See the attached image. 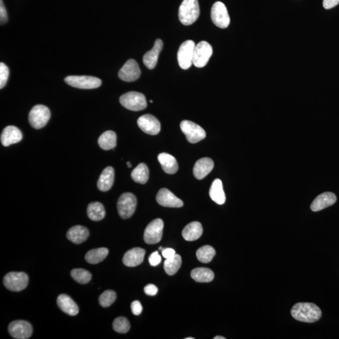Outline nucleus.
Returning <instances> with one entry per match:
<instances>
[{
  "mask_svg": "<svg viewBox=\"0 0 339 339\" xmlns=\"http://www.w3.org/2000/svg\"><path fill=\"white\" fill-rule=\"evenodd\" d=\"M292 317L300 322L314 323L322 317V311L312 303H298L291 310Z\"/></svg>",
  "mask_w": 339,
  "mask_h": 339,
  "instance_id": "f257e3e1",
  "label": "nucleus"
},
{
  "mask_svg": "<svg viewBox=\"0 0 339 339\" xmlns=\"http://www.w3.org/2000/svg\"><path fill=\"white\" fill-rule=\"evenodd\" d=\"M200 15L198 0H183L180 5L178 17L183 25H190L197 21Z\"/></svg>",
  "mask_w": 339,
  "mask_h": 339,
  "instance_id": "f03ea898",
  "label": "nucleus"
},
{
  "mask_svg": "<svg viewBox=\"0 0 339 339\" xmlns=\"http://www.w3.org/2000/svg\"><path fill=\"white\" fill-rule=\"evenodd\" d=\"M122 106L129 110L139 111L147 108L146 98L144 94L138 92H129L122 95L119 99Z\"/></svg>",
  "mask_w": 339,
  "mask_h": 339,
  "instance_id": "7ed1b4c3",
  "label": "nucleus"
},
{
  "mask_svg": "<svg viewBox=\"0 0 339 339\" xmlns=\"http://www.w3.org/2000/svg\"><path fill=\"white\" fill-rule=\"evenodd\" d=\"M5 287L10 291L20 292L29 284V277L23 272H10L4 279Z\"/></svg>",
  "mask_w": 339,
  "mask_h": 339,
  "instance_id": "20e7f679",
  "label": "nucleus"
},
{
  "mask_svg": "<svg viewBox=\"0 0 339 339\" xmlns=\"http://www.w3.org/2000/svg\"><path fill=\"white\" fill-rule=\"evenodd\" d=\"M50 118L49 109L45 106L38 104L31 109L29 120L30 125L35 129H41L48 123Z\"/></svg>",
  "mask_w": 339,
  "mask_h": 339,
  "instance_id": "39448f33",
  "label": "nucleus"
},
{
  "mask_svg": "<svg viewBox=\"0 0 339 339\" xmlns=\"http://www.w3.org/2000/svg\"><path fill=\"white\" fill-rule=\"evenodd\" d=\"M195 43L192 40H187L181 44L177 53L178 64L182 70H187L193 64Z\"/></svg>",
  "mask_w": 339,
  "mask_h": 339,
  "instance_id": "423d86ee",
  "label": "nucleus"
},
{
  "mask_svg": "<svg viewBox=\"0 0 339 339\" xmlns=\"http://www.w3.org/2000/svg\"><path fill=\"white\" fill-rule=\"evenodd\" d=\"M137 205V198L132 193H123L117 203L119 215L124 219L131 218L136 210Z\"/></svg>",
  "mask_w": 339,
  "mask_h": 339,
  "instance_id": "0eeeda50",
  "label": "nucleus"
},
{
  "mask_svg": "<svg viewBox=\"0 0 339 339\" xmlns=\"http://www.w3.org/2000/svg\"><path fill=\"white\" fill-rule=\"evenodd\" d=\"M64 81L68 85L82 89L98 88L102 84L99 78L89 76H70L65 78Z\"/></svg>",
  "mask_w": 339,
  "mask_h": 339,
  "instance_id": "6e6552de",
  "label": "nucleus"
},
{
  "mask_svg": "<svg viewBox=\"0 0 339 339\" xmlns=\"http://www.w3.org/2000/svg\"><path fill=\"white\" fill-rule=\"evenodd\" d=\"M180 128L190 144H197L205 139V130L192 121L184 120L181 122Z\"/></svg>",
  "mask_w": 339,
  "mask_h": 339,
  "instance_id": "1a4fd4ad",
  "label": "nucleus"
},
{
  "mask_svg": "<svg viewBox=\"0 0 339 339\" xmlns=\"http://www.w3.org/2000/svg\"><path fill=\"white\" fill-rule=\"evenodd\" d=\"M212 46L206 41H202L196 45L193 55V64L196 67H205L212 56Z\"/></svg>",
  "mask_w": 339,
  "mask_h": 339,
  "instance_id": "9d476101",
  "label": "nucleus"
},
{
  "mask_svg": "<svg viewBox=\"0 0 339 339\" xmlns=\"http://www.w3.org/2000/svg\"><path fill=\"white\" fill-rule=\"evenodd\" d=\"M164 223L161 219H157L152 221L145 229L144 240L149 244L159 243L162 238Z\"/></svg>",
  "mask_w": 339,
  "mask_h": 339,
  "instance_id": "9b49d317",
  "label": "nucleus"
},
{
  "mask_svg": "<svg viewBox=\"0 0 339 339\" xmlns=\"http://www.w3.org/2000/svg\"><path fill=\"white\" fill-rule=\"evenodd\" d=\"M211 19L217 27L226 29L230 24V17L226 5L221 2H217L211 9Z\"/></svg>",
  "mask_w": 339,
  "mask_h": 339,
  "instance_id": "f8f14e48",
  "label": "nucleus"
},
{
  "mask_svg": "<svg viewBox=\"0 0 339 339\" xmlns=\"http://www.w3.org/2000/svg\"><path fill=\"white\" fill-rule=\"evenodd\" d=\"M9 330L12 337L27 339L31 337L33 329L31 324L25 320H15L9 325Z\"/></svg>",
  "mask_w": 339,
  "mask_h": 339,
  "instance_id": "ddd939ff",
  "label": "nucleus"
},
{
  "mask_svg": "<svg viewBox=\"0 0 339 339\" xmlns=\"http://www.w3.org/2000/svg\"><path fill=\"white\" fill-rule=\"evenodd\" d=\"M140 75L141 71L139 65L133 59L127 60L118 73L119 79L125 82H133L139 80Z\"/></svg>",
  "mask_w": 339,
  "mask_h": 339,
  "instance_id": "4468645a",
  "label": "nucleus"
},
{
  "mask_svg": "<svg viewBox=\"0 0 339 339\" xmlns=\"http://www.w3.org/2000/svg\"><path fill=\"white\" fill-rule=\"evenodd\" d=\"M137 123L140 128L148 134L157 135L161 129L160 121L152 114H145L140 117Z\"/></svg>",
  "mask_w": 339,
  "mask_h": 339,
  "instance_id": "2eb2a0df",
  "label": "nucleus"
},
{
  "mask_svg": "<svg viewBox=\"0 0 339 339\" xmlns=\"http://www.w3.org/2000/svg\"><path fill=\"white\" fill-rule=\"evenodd\" d=\"M157 201L160 206L166 208H179L183 206L182 200L167 188H162L157 195Z\"/></svg>",
  "mask_w": 339,
  "mask_h": 339,
  "instance_id": "dca6fc26",
  "label": "nucleus"
},
{
  "mask_svg": "<svg viewBox=\"0 0 339 339\" xmlns=\"http://www.w3.org/2000/svg\"><path fill=\"white\" fill-rule=\"evenodd\" d=\"M336 201L337 197L334 193L330 192H324L315 198L310 206V209L313 212H318L334 205Z\"/></svg>",
  "mask_w": 339,
  "mask_h": 339,
  "instance_id": "f3484780",
  "label": "nucleus"
},
{
  "mask_svg": "<svg viewBox=\"0 0 339 339\" xmlns=\"http://www.w3.org/2000/svg\"><path fill=\"white\" fill-rule=\"evenodd\" d=\"M23 135L21 131L14 126H9L3 130L1 143L4 147H9L21 141Z\"/></svg>",
  "mask_w": 339,
  "mask_h": 339,
  "instance_id": "a211bd4d",
  "label": "nucleus"
},
{
  "mask_svg": "<svg viewBox=\"0 0 339 339\" xmlns=\"http://www.w3.org/2000/svg\"><path fill=\"white\" fill-rule=\"evenodd\" d=\"M163 46H164V43H163L162 40L160 39H157L155 42L154 47H153L151 50L147 52L144 56L143 58V61L145 66L149 70H154V69L156 67L158 60H159V57L160 52L163 48Z\"/></svg>",
  "mask_w": 339,
  "mask_h": 339,
  "instance_id": "6ab92c4d",
  "label": "nucleus"
},
{
  "mask_svg": "<svg viewBox=\"0 0 339 339\" xmlns=\"http://www.w3.org/2000/svg\"><path fill=\"white\" fill-rule=\"evenodd\" d=\"M214 167V163L210 158H202L195 163L193 167V175L198 180H202L210 174Z\"/></svg>",
  "mask_w": 339,
  "mask_h": 339,
  "instance_id": "aec40b11",
  "label": "nucleus"
},
{
  "mask_svg": "<svg viewBox=\"0 0 339 339\" xmlns=\"http://www.w3.org/2000/svg\"><path fill=\"white\" fill-rule=\"evenodd\" d=\"M145 250L140 248H134L127 251L124 254L123 262L129 267H135L141 264L144 261Z\"/></svg>",
  "mask_w": 339,
  "mask_h": 339,
  "instance_id": "412c9836",
  "label": "nucleus"
},
{
  "mask_svg": "<svg viewBox=\"0 0 339 339\" xmlns=\"http://www.w3.org/2000/svg\"><path fill=\"white\" fill-rule=\"evenodd\" d=\"M203 233L202 224L199 222H192L183 229L182 236L185 240L193 241L200 238Z\"/></svg>",
  "mask_w": 339,
  "mask_h": 339,
  "instance_id": "4be33fe9",
  "label": "nucleus"
},
{
  "mask_svg": "<svg viewBox=\"0 0 339 339\" xmlns=\"http://www.w3.org/2000/svg\"><path fill=\"white\" fill-rule=\"evenodd\" d=\"M57 305L63 312L67 315L75 316L78 314L79 307L72 298L67 295H60L57 298Z\"/></svg>",
  "mask_w": 339,
  "mask_h": 339,
  "instance_id": "5701e85b",
  "label": "nucleus"
},
{
  "mask_svg": "<svg viewBox=\"0 0 339 339\" xmlns=\"http://www.w3.org/2000/svg\"><path fill=\"white\" fill-rule=\"evenodd\" d=\"M114 170L113 167H108L101 173L98 181V187L102 192L111 189L113 185Z\"/></svg>",
  "mask_w": 339,
  "mask_h": 339,
  "instance_id": "b1692460",
  "label": "nucleus"
},
{
  "mask_svg": "<svg viewBox=\"0 0 339 339\" xmlns=\"http://www.w3.org/2000/svg\"><path fill=\"white\" fill-rule=\"evenodd\" d=\"M158 160L165 173L174 174L178 169V163L174 157L167 153H162L158 156Z\"/></svg>",
  "mask_w": 339,
  "mask_h": 339,
  "instance_id": "393cba45",
  "label": "nucleus"
},
{
  "mask_svg": "<svg viewBox=\"0 0 339 339\" xmlns=\"http://www.w3.org/2000/svg\"><path fill=\"white\" fill-rule=\"evenodd\" d=\"M88 229L82 226H75L71 228L67 233L69 240L75 244L83 243L88 238Z\"/></svg>",
  "mask_w": 339,
  "mask_h": 339,
  "instance_id": "a878e982",
  "label": "nucleus"
},
{
  "mask_svg": "<svg viewBox=\"0 0 339 339\" xmlns=\"http://www.w3.org/2000/svg\"><path fill=\"white\" fill-rule=\"evenodd\" d=\"M210 195L211 199L219 205L226 202V195L223 189V182L219 178L214 180L210 188Z\"/></svg>",
  "mask_w": 339,
  "mask_h": 339,
  "instance_id": "bb28decb",
  "label": "nucleus"
},
{
  "mask_svg": "<svg viewBox=\"0 0 339 339\" xmlns=\"http://www.w3.org/2000/svg\"><path fill=\"white\" fill-rule=\"evenodd\" d=\"M117 136L113 131H107L103 132L99 138L98 145L101 149L109 150L114 149L116 146Z\"/></svg>",
  "mask_w": 339,
  "mask_h": 339,
  "instance_id": "cd10ccee",
  "label": "nucleus"
},
{
  "mask_svg": "<svg viewBox=\"0 0 339 339\" xmlns=\"http://www.w3.org/2000/svg\"><path fill=\"white\" fill-rule=\"evenodd\" d=\"M191 277L195 282L199 283H209L212 282L214 274L212 270L207 267H197L191 272Z\"/></svg>",
  "mask_w": 339,
  "mask_h": 339,
  "instance_id": "c85d7f7f",
  "label": "nucleus"
},
{
  "mask_svg": "<svg viewBox=\"0 0 339 339\" xmlns=\"http://www.w3.org/2000/svg\"><path fill=\"white\" fill-rule=\"evenodd\" d=\"M87 213L89 219L94 221L103 220L106 214L103 205L98 202L89 204Z\"/></svg>",
  "mask_w": 339,
  "mask_h": 339,
  "instance_id": "c756f323",
  "label": "nucleus"
},
{
  "mask_svg": "<svg viewBox=\"0 0 339 339\" xmlns=\"http://www.w3.org/2000/svg\"><path fill=\"white\" fill-rule=\"evenodd\" d=\"M109 254V250L105 248L92 249L87 253L85 258L90 264H98L103 261Z\"/></svg>",
  "mask_w": 339,
  "mask_h": 339,
  "instance_id": "7c9ffc66",
  "label": "nucleus"
},
{
  "mask_svg": "<svg viewBox=\"0 0 339 339\" xmlns=\"http://www.w3.org/2000/svg\"><path fill=\"white\" fill-rule=\"evenodd\" d=\"M132 179L135 182L145 184L149 178V170L146 164H140L132 170L131 173Z\"/></svg>",
  "mask_w": 339,
  "mask_h": 339,
  "instance_id": "2f4dec72",
  "label": "nucleus"
},
{
  "mask_svg": "<svg viewBox=\"0 0 339 339\" xmlns=\"http://www.w3.org/2000/svg\"><path fill=\"white\" fill-rule=\"evenodd\" d=\"M182 265V257L178 254H175L172 258L165 260L164 262V269L167 275L170 276L175 275L180 268Z\"/></svg>",
  "mask_w": 339,
  "mask_h": 339,
  "instance_id": "473e14b6",
  "label": "nucleus"
},
{
  "mask_svg": "<svg viewBox=\"0 0 339 339\" xmlns=\"http://www.w3.org/2000/svg\"><path fill=\"white\" fill-rule=\"evenodd\" d=\"M216 255V250L212 246L206 245L201 247L197 251V256L198 261L203 263H208L212 261Z\"/></svg>",
  "mask_w": 339,
  "mask_h": 339,
  "instance_id": "72a5a7b5",
  "label": "nucleus"
},
{
  "mask_svg": "<svg viewBox=\"0 0 339 339\" xmlns=\"http://www.w3.org/2000/svg\"><path fill=\"white\" fill-rule=\"evenodd\" d=\"M71 277L75 281L81 284H86L91 281V273L84 269H75L71 272Z\"/></svg>",
  "mask_w": 339,
  "mask_h": 339,
  "instance_id": "f704fd0d",
  "label": "nucleus"
},
{
  "mask_svg": "<svg viewBox=\"0 0 339 339\" xmlns=\"http://www.w3.org/2000/svg\"><path fill=\"white\" fill-rule=\"evenodd\" d=\"M116 299V294L113 290H106L99 297V302L103 307H109Z\"/></svg>",
  "mask_w": 339,
  "mask_h": 339,
  "instance_id": "c9c22d12",
  "label": "nucleus"
},
{
  "mask_svg": "<svg viewBox=\"0 0 339 339\" xmlns=\"http://www.w3.org/2000/svg\"><path fill=\"white\" fill-rule=\"evenodd\" d=\"M113 326L114 330L119 333H126L130 329L128 320L123 317L116 318L114 320Z\"/></svg>",
  "mask_w": 339,
  "mask_h": 339,
  "instance_id": "e433bc0d",
  "label": "nucleus"
},
{
  "mask_svg": "<svg viewBox=\"0 0 339 339\" xmlns=\"http://www.w3.org/2000/svg\"><path fill=\"white\" fill-rule=\"evenodd\" d=\"M9 70L4 63H0V88L3 89L7 85L9 80Z\"/></svg>",
  "mask_w": 339,
  "mask_h": 339,
  "instance_id": "4c0bfd02",
  "label": "nucleus"
},
{
  "mask_svg": "<svg viewBox=\"0 0 339 339\" xmlns=\"http://www.w3.org/2000/svg\"><path fill=\"white\" fill-rule=\"evenodd\" d=\"M149 261L151 266H157L161 262L162 257L157 251H155L150 255Z\"/></svg>",
  "mask_w": 339,
  "mask_h": 339,
  "instance_id": "58836bf2",
  "label": "nucleus"
},
{
  "mask_svg": "<svg viewBox=\"0 0 339 339\" xmlns=\"http://www.w3.org/2000/svg\"><path fill=\"white\" fill-rule=\"evenodd\" d=\"M132 313L134 315L141 314L143 311V307L139 301L136 300L132 302L131 305Z\"/></svg>",
  "mask_w": 339,
  "mask_h": 339,
  "instance_id": "ea45409f",
  "label": "nucleus"
},
{
  "mask_svg": "<svg viewBox=\"0 0 339 339\" xmlns=\"http://www.w3.org/2000/svg\"><path fill=\"white\" fill-rule=\"evenodd\" d=\"M0 2H1L0 3V21H1V24L3 25L7 22L8 15L4 3L2 0H0Z\"/></svg>",
  "mask_w": 339,
  "mask_h": 339,
  "instance_id": "a19ab883",
  "label": "nucleus"
},
{
  "mask_svg": "<svg viewBox=\"0 0 339 339\" xmlns=\"http://www.w3.org/2000/svg\"><path fill=\"white\" fill-rule=\"evenodd\" d=\"M158 291H159L158 288L153 284L147 285L144 289L145 294L149 296H155L157 294Z\"/></svg>",
  "mask_w": 339,
  "mask_h": 339,
  "instance_id": "79ce46f5",
  "label": "nucleus"
},
{
  "mask_svg": "<svg viewBox=\"0 0 339 339\" xmlns=\"http://www.w3.org/2000/svg\"><path fill=\"white\" fill-rule=\"evenodd\" d=\"M339 4V0H323V6L324 9L328 10L337 6Z\"/></svg>",
  "mask_w": 339,
  "mask_h": 339,
  "instance_id": "37998d69",
  "label": "nucleus"
},
{
  "mask_svg": "<svg viewBox=\"0 0 339 339\" xmlns=\"http://www.w3.org/2000/svg\"><path fill=\"white\" fill-rule=\"evenodd\" d=\"M162 252L163 256L166 259L172 258L176 254L175 251L172 248L163 249Z\"/></svg>",
  "mask_w": 339,
  "mask_h": 339,
  "instance_id": "c03bdc74",
  "label": "nucleus"
},
{
  "mask_svg": "<svg viewBox=\"0 0 339 339\" xmlns=\"http://www.w3.org/2000/svg\"><path fill=\"white\" fill-rule=\"evenodd\" d=\"M214 339H226V338L223 337V336H216L215 337H214Z\"/></svg>",
  "mask_w": 339,
  "mask_h": 339,
  "instance_id": "a18cd8bd",
  "label": "nucleus"
},
{
  "mask_svg": "<svg viewBox=\"0 0 339 339\" xmlns=\"http://www.w3.org/2000/svg\"><path fill=\"white\" fill-rule=\"evenodd\" d=\"M127 167H128L129 168H131V163H130L129 162H127Z\"/></svg>",
  "mask_w": 339,
  "mask_h": 339,
  "instance_id": "49530a36",
  "label": "nucleus"
},
{
  "mask_svg": "<svg viewBox=\"0 0 339 339\" xmlns=\"http://www.w3.org/2000/svg\"><path fill=\"white\" fill-rule=\"evenodd\" d=\"M185 339H194V338H193V337H188V338H186Z\"/></svg>",
  "mask_w": 339,
  "mask_h": 339,
  "instance_id": "de8ad7c7",
  "label": "nucleus"
}]
</instances>
